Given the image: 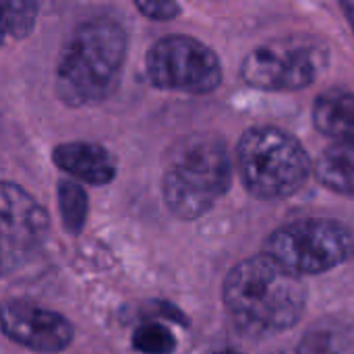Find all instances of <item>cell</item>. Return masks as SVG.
Returning a JSON list of instances; mask_svg holds the SVG:
<instances>
[{"instance_id": "obj_1", "label": "cell", "mask_w": 354, "mask_h": 354, "mask_svg": "<svg viewBox=\"0 0 354 354\" xmlns=\"http://www.w3.org/2000/svg\"><path fill=\"white\" fill-rule=\"evenodd\" d=\"M129 33L110 12L83 19L66 37L56 62L54 91L66 108L104 104L120 85Z\"/></svg>"}, {"instance_id": "obj_2", "label": "cell", "mask_w": 354, "mask_h": 354, "mask_svg": "<svg viewBox=\"0 0 354 354\" xmlns=\"http://www.w3.org/2000/svg\"><path fill=\"white\" fill-rule=\"evenodd\" d=\"M307 284L270 255L236 263L222 286L224 307L241 332L253 338L295 328L307 309Z\"/></svg>"}, {"instance_id": "obj_3", "label": "cell", "mask_w": 354, "mask_h": 354, "mask_svg": "<svg viewBox=\"0 0 354 354\" xmlns=\"http://www.w3.org/2000/svg\"><path fill=\"white\" fill-rule=\"evenodd\" d=\"M232 185V158L218 133H191L178 139L166 158L162 195L180 220L203 218Z\"/></svg>"}, {"instance_id": "obj_4", "label": "cell", "mask_w": 354, "mask_h": 354, "mask_svg": "<svg viewBox=\"0 0 354 354\" xmlns=\"http://www.w3.org/2000/svg\"><path fill=\"white\" fill-rule=\"evenodd\" d=\"M236 168L243 187L257 199L276 201L295 195L313 172L303 143L280 127H251L236 143Z\"/></svg>"}, {"instance_id": "obj_5", "label": "cell", "mask_w": 354, "mask_h": 354, "mask_svg": "<svg viewBox=\"0 0 354 354\" xmlns=\"http://www.w3.org/2000/svg\"><path fill=\"white\" fill-rule=\"evenodd\" d=\"M263 253L295 276H319L354 255V232L332 218H301L278 226L263 243Z\"/></svg>"}, {"instance_id": "obj_6", "label": "cell", "mask_w": 354, "mask_h": 354, "mask_svg": "<svg viewBox=\"0 0 354 354\" xmlns=\"http://www.w3.org/2000/svg\"><path fill=\"white\" fill-rule=\"evenodd\" d=\"M326 62L324 44L305 35H286L253 48L243 58L241 79L259 91H301L315 83Z\"/></svg>"}, {"instance_id": "obj_7", "label": "cell", "mask_w": 354, "mask_h": 354, "mask_svg": "<svg viewBox=\"0 0 354 354\" xmlns=\"http://www.w3.org/2000/svg\"><path fill=\"white\" fill-rule=\"evenodd\" d=\"M147 81L160 91L205 95L222 85L220 56L193 35H166L145 54Z\"/></svg>"}, {"instance_id": "obj_8", "label": "cell", "mask_w": 354, "mask_h": 354, "mask_svg": "<svg viewBox=\"0 0 354 354\" xmlns=\"http://www.w3.org/2000/svg\"><path fill=\"white\" fill-rule=\"evenodd\" d=\"M0 222H2V270L8 274L23 263L46 241L50 220L41 203L23 187L4 180L0 187Z\"/></svg>"}, {"instance_id": "obj_9", "label": "cell", "mask_w": 354, "mask_h": 354, "mask_svg": "<svg viewBox=\"0 0 354 354\" xmlns=\"http://www.w3.org/2000/svg\"><path fill=\"white\" fill-rule=\"evenodd\" d=\"M2 334L27 351L44 354L62 353L75 340V328L64 315L19 299L2 303Z\"/></svg>"}, {"instance_id": "obj_10", "label": "cell", "mask_w": 354, "mask_h": 354, "mask_svg": "<svg viewBox=\"0 0 354 354\" xmlns=\"http://www.w3.org/2000/svg\"><path fill=\"white\" fill-rule=\"evenodd\" d=\"M52 162L73 180L93 187L110 185L118 172L116 158L104 145L91 141H68L56 145L52 149Z\"/></svg>"}, {"instance_id": "obj_11", "label": "cell", "mask_w": 354, "mask_h": 354, "mask_svg": "<svg viewBox=\"0 0 354 354\" xmlns=\"http://www.w3.org/2000/svg\"><path fill=\"white\" fill-rule=\"evenodd\" d=\"M313 127L334 141L354 139V91L330 87L313 102Z\"/></svg>"}, {"instance_id": "obj_12", "label": "cell", "mask_w": 354, "mask_h": 354, "mask_svg": "<svg viewBox=\"0 0 354 354\" xmlns=\"http://www.w3.org/2000/svg\"><path fill=\"white\" fill-rule=\"evenodd\" d=\"M313 174L328 191L354 197V139L330 143L313 162Z\"/></svg>"}, {"instance_id": "obj_13", "label": "cell", "mask_w": 354, "mask_h": 354, "mask_svg": "<svg viewBox=\"0 0 354 354\" xmlns=\"http://www.w3.org/2000/svg\"><path fill=\"white\" fill-rule=\"evenodd\" d=\"M292 354H354V326L326 317L305 332Z\"/></svg>"}, {"instance_id": "obj_14", "label": "cell", "mask_w": 354, "mask_h": 354, "mask_svg": "<svg viewBox=\"0 0 354 354\" xmlns=\"http://www.w3.org/2000/svg\"><path fill=\"white\" fill-rule=\"evenodd\" d=\"M56 193H58V212H60L62 228L71 236L81 234L89 214V199L83 185L75 183L73 178H62L58 180Z\"/></svg>"}, {"instance_id": "obj_15", "label": "cell", "mask_w": 354, "mask_h": 354, "mask_svg": "<svg viewBox=\"0 0 354 354\" xmlns=\"http://www.w3.org/2000/svg\"><path fill=\"white\" fill-rule=\"evenodd\" d=\"M131 346L141 354H172L176 351V336L168 326L147 319L135 328L131 336Z\"/></svg>"}, {"instance_id": "obj_16", "label": "cell", "mask_w": 354, "mask_h": 354, "mask_svg": "<svg viewBox=\"0 0 354 354\" xmlns=\"http://www.w3.org/2000/svg\"><path fill=\"white\" fill-rule=\"evenodd\" d=\"M39 4L37 2H25V0H4L2 2V15H4V33L12 39L27 37L37 21Z\"/></svg>"}, {"instance_id": "obj_17", "label": "cell", "mask_w": 354, "mask_h": 354, "mask_svg": "<svg viewBox=\"0 0 354 354\" xmlns=\"http://www.w3.org/2000/svg\"><path fill=\"white\" fill-rule=\"evenodd\" d=\"M135 8L149 21H172L183 12L178 2H135Z\"/></svg>"}, {"instance_id": "obj_18", "label": "cell", "mask_w": 354, "mask_h": 354, "mask_svg": "<svg viewBox=\"0 0 354 354\" xmlns=\"http://www.w3.org/2000/svg\"><path fill=\"white\" fill-rule=\"evenodd\" d=\"M340 8H342V12L346 17V23L351 25V29H353L354 33V0H342Z\"/></svg>"}, {"instance_id": "obj_19", "label": "cell", "mask_w": 354, "mask_h": 354, "mask_svg": "<svg viewBox=\"0 0 354 354\" xmlns=\"http://www.w3.org/2000/svg\"><path fill=\"white\" fill-rule=\"evenodd\" d=\"M216 354H243V353H239V351H234V348H224V351H220V353H216Z\"/></svg>"}]
</instances>
